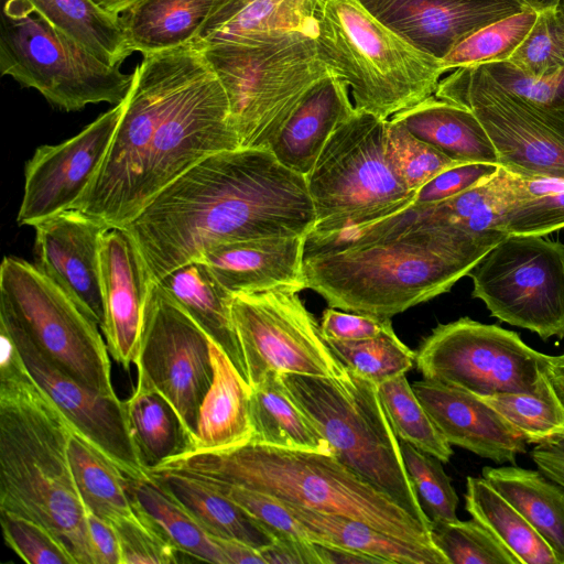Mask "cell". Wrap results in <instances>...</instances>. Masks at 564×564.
<instances>
[{
  "mask_svg": "<svg viewBox=\"0 0 564 564\" xmlns=\"http://www.w3.org/2000/svg\"><path fill=\"white\" fill-rule=\"evenodd\" d=\"M197 42L143 55L108 152L72 209L126 227L200 160L240 148L224 87Z\"/></svg>",
  "mask_w": 564,
  "mask_h": 564,
  "instance_id": "6da1fadb",
  "label": "cell"
},
{
  "mask_svg": "<svg viewBox=\"0 0 564 564\" xmlns=\"http://www.w3.org/2000/svg\"><path fill=\"white\" fill-rule=\"evenodd\" d=\"M315 212L306 177L262 148L208 155L155 195L126 228L155 282L214 246L306 237Z\"/></svg>",
  "mask_w": 564,
  "mask_h": 564,
  "instance_id": "7a4b0ae2",
  "label": "cell"
},
{
  "mask_svg": "<svg viewBox=\"0 0 564 564\" xmlns=\"http://www.w3.org/2000/svg\"><path fill=\"white\" fill-rule=\"evenodd\" d=\"M489 251L412 203L339 232L311 231L303 278L329 307L391 318L449 292Z\"/></svg>",
  "mask_w": 564,
  "mask_h": 564,
  "instance_id": "3957f363",
  "label": "cell"
},
{
  "mask_svg": "<svg viewBox=\"0 0 564 564\" xmlns=\"http://www.w3.org/2000/svg\"><path fill=\"white\" fill-rule=\"evenodd\" d=\"M0 338V511L39 522L76 564H93L68 457L74 427L33 380L12 339L1 330Z\"/></svg>",
  "mask_w": 564,
  "mask_h": 564,
  "instance_id": "277c9868",
  "label": "cell"
},
{
  "mask_svg": "<svg viewBox=\"0 0 564 564\" xmlns=\"http://www.w3.org/2000/svg\"><path fill=\"white\" fill-rule=\"evenodd\" d=\"M148 473L241 486L282 502L360 520L392 535L433 542L430 529L335 455L249 442L221 451H189Z\"/></svg>",
  "mask_w": 564,
  "mask_h": 564,
  "instance_id": "5b68a950",
  "label": "cell"
},
{
  "mask_svg": "<svg viewBox=\"0 0 564 564\" xmlns=\"http://www.w3.org/2000/svg\"><path fill=\"white\" fill-rule=\"evenodd\" d=\"M321 57L343 79L356 109L388 120L433 96L441 61L380 21L360 0H318Z\"/></svg>",
  "mask_w": 564,
  "mask_h": 564,
  "instance_id": "8992f818",
  "label": "cell"
},
{
  "mask_svg": "<svg viewBox=\"0 0 564 564\" xmlns=\"http://www.w3.org/2000/svg\"><path fill=\"white\" fill-rule=\"evenodd\" d=\"M279 375L334 455L431 530L377 384L346 367L336 377Z\"/></svg>",
  "mask_w": 564,
  "mask_h": 564,
  "instance_id": "52a82bcc",
  "label": "cell"
},
{
  "mask_svg": "<svg viewBox=\"0 0 564 564\" xmlns=\"http://www.w3.org/2000/svg\"><path fill=\"white\" fill-rule=\"evenodd\" d=\"M226 93L240 147L268 149L307 93L334 75L315 35L286 33L259 42L198 41Z\"/></svg>",
  "mask_w": 564,
  "mask_h": 564,
  "instance_id": "ba28073f",
  "label": "cell"
},
{
  "mask_svg": "<svg viewBox=\"0 0 564 564\" xmlns=\"http://www.w3.org/2000/svg\"><path fill=\"white\" fill-rule=\"evenodd\" d=\"M315 234H334L393 213L414 200L387 154V120L355 109L325 143L305 176Z\"/></svg>",
  "mask_w": 564,
  "mask_h": 564,
  "instance_id": "9c48e42d",
  "label": "cell"
},
{
  "mask_svg": "<svg viewBox=\"0 0 564 564\" xmlns=\"http://www.w3.org/2000/svg\"><path fill=\"white\" fill-rule=\"evenodd\" d=\"M0 73L65 111L99 102L117 106L133 80V73L98 59L34 12L28 0H1Z\"/></svg>",
  "mask_w": 564,
  "mask_h": 564,
  "instance_id": "30bf717a",
  "label": "cell"
},
{
  "mask_svg": "<svg viewBox=\"0 0 564 564\" xmlns=\"http://www.w3.org/2000/svg\"><path fill=\"white\" fill-rule=\"evenodd\" d=\"M0 318L20 328L53 362L88 388L115 395L100 328L41 269L15 257L0 265Z\"/></svg>",
  "mask_w": 564,
  "mask_h": 564,
  "instance_id": "8fae6325",
  "label": "cell"
},
{
  "mask_svg": "<svg viewBox=\"0 0 564 564\" xmlns=\"http://www.w3.org/2000/svg\"><path fill=\"white\" fill-rule=\"evenodd\" d=\"M434 96L476 116L500 166L522 176L564 178V110L505 88L482 65L451 70Z\"/></svg>",
  "mask_w": 564,
  "mask_h": 564,
  "instance_id": "7c38bea8",
  "label": "cell"
},
{
  "mask_svg": "<svg viewBox=\"0 0 564 564\" xmlns=\"http://www.w3.org/2000/svg\"><path fill=\"white\" fill-rule=\"evenodd\" d=\"M491 316L543 340L564 338V245L509 235L467 274Z\"/></svg>",
  "mask_w": 564,
  "mask_h": 564,
  "instance_id": "4fadbf2b",
  "label": "cell"
},
{
  "mask_svg": "<svg viewBox=\"0 0 564 564\" xmlns=\"http://www.w3.org/2000/svg\"><path fill=\"white\" fill-rule=\"evenodd\" d=\"M415 352L423 379L477 397L533 391L549 359L516 332L469 317L438 324Z\"/></svg>",
  "mask_w": 564,
  "mask_h": 564,
  "instance_id": "5bb4252c",
  "label": "cell"
},
{
  "mask_svg": "<svg viewBox=\"0 0 564 564\" xmlns=\"http://www.w3.org/2000/svg\"><path fill=\"white\" fill-rule=\"evenodd\" d=\"M231 312L250 387L271 371L336 377L345 370L297 292L235 294Z\"/></svg>",
  "mask_w": 564,
  "mask_h": 564,
  "instance_id": "9a60e30c",
  "label": "cell"
},
{
  "mask_svg": "<svg viewBox=\"0 0 564 564\" xmlns=\"http://www.w3.org/2000/svg\"><path fill=\"white\" fill-rule=\"evenodd\" d=\"M133 365L138 377L172 403L195 440L199 409L214 376L210 338L156 282Z\"/></svg>",
  "mask_w": 564,
  "mask_h": 564,
  "instance_id": "2e32d148",
  "label": "cell"
},
{
  "mask_svg": "<svg viewBox=\"0 0 564 564\" xmlns=\"http://www.w3.org/2000/svg\"><path fill=\"white\" fill-rule=\"evenodd\" d=\"M33 380L48 394L75 431L111 459L126 475H148L140 462L127 416L126 401L101 394L59 368L15 325L0 318Z\"/></svg>",
  "mask_w": 564,
  "mask_h": 564,
  "instance_id": "e0dca14e",
  "label": "cell"
},
{
  "mask_svg": "<svg viewBox=\"0 0 564 564\" xmlns=\"http://www.w3.org/2000/svg\"><path fill=\"white\" fill-rule=\"evenodd\" d=\"M123 101L100 115L66 141L39 147L28 161L18 223L35 226L82 198L112 141Z\"/></svg>",
  "mask_w": 564,
  "mask_h": 564,
  "instance_id": "ac0fdd59",
  "label": "cell"
},
{
  "mask_svg": "<svg viewBox=\"0 0 564 564\" xmlns=\"http://www.w3.org/2000/svg\"><path fill=\"white\" fill-rule=\"evenodd\" d=\"M37 267L93 319L105 324L100 242L108 228L77 209H68L34 226Z\"/></svg>",
  "mask_w": 564,
  "mask_h": 564,
  "instance_id": "d6986e66",
  "label": "cell"
},
{
  "mask_svg": "<svg viewBox=\"0 0 564 564\" xmlns=\"http://www.w3.org/2000/svg\"><path fill=\"white\" fill-rule=\"evenodd\" d=\"M105 324L109 355L124 369L134 364L148 303L155 283L131 234L108 227L100 242Z\"/></svg>",
  "mask_w": 564,
  "mask_h": 564,
  "instance_id": "ffe728a7",
  "label": "cell"
},
{
  "mask_svg": "<svg viewBox=\"0 0 564 564\" xmlns=\"http://www.w3.org/2000/svg\"><path fill=\"white\" fill-rule=\"evenodd\" d=\"M528 8L522 0H378L367 9L441 61L476 30Z\"/></svg>",
  "mask_w": 564,
  "mask_h": 564,
  "instance_id": "44dd1931",
  "label": "cell"
},
{
  "mask_svg": "<svg viewBox=\"0 0 564 564\" xmlns=\"http://www.w3.org/2000/svg\"><path fill=\"white\" fill-rule=\"evenodd\" d=\"M412 388L451 445L497 464H514L525 453L524 438L477 395L426 379L413 382Z\"/></svg>",
  "mask_w": 564,
  "mask_h": 564,
  "instance_id": "7402d4cb",
  "label": "cell"
},
{
  "mask_svg": "<svg viewBox=\"0 0 564 564\" xmlns=\"http://www.w3.org/2000/svg\"><path fill=\"white\" fill-rule=\"evenodd\" d=\"M304 239L284 236L225 242L212 247L198 260L234 295L267 291L299 293L306 289Z\"/></svg>",
  "mask_w": 564,
  "mask_h": 564,
  "instance_id": "603a6c76",
  "label": "cell"
},
{
  "mask_svg": "<svg viewBox=\"0 0 564 564\" xmlns=\"http://www.w3.org/2000/svg\"><path fill=\"white\" fill-rule=\"evenodd\" d=\"M347 84L336 75L315 85L297 105L270 150L288 169L306 176L336 128L355 111Z\"/></svg>",
  "mask_w": 564,
  "mask_h": 564,
  "instance_id": "cb8c5ba5",
  "label": "cell"
},
{
  "mask_svg": "<svg viewBox=\"0 0 564 564\" xmlns=\"http://www.w3.org/2000/svg\"><path fill=\"white\" fill-rule=\"evenodd\" d=\"M283 503L313 542L357 551L381 564H448L433 542L400 538L360 520Z\"/></svg>",
  "mask_w": 564,
  "mask_h": 564,
  "instance_id": "d4e9b609",
  "label": "cell"
},
{
  "mask_svg": "<svg viewBox=\"0 0 564 564\" xmlns=\"http://www.w3.org/2000/svg\"><path fill=\"white\" fill-rule=\"evenodd\" d=\"M226 354L248 382L247 370L234 319L228 290L200 260L187 262L156 282Z\"/></svg>",
  "mask_w": 564,
  "mask_h": 564,
  "instance_id": "484cf974",
  "label": "cell"
},
{
  "mask_svg": "<svg viewBox=\"0 0 564 564\" xmlns=\"http://www.w3.org/2000/svg\"><path fill=\"white\" fill-rule=\"evenodd\" d=\"M210 351L214 376L199 409L192 451L234 448L252 437L251 387L212 339Z\"/></svg>",
  "mask_w": 564,
  "mask_h": 564,
  "instance_id": "4316f807",
  "label": "cell"
},
{
  "mask_svg": "<svg viewBox=\"0 0 564 564\" xmlns=\"http://www.w3.org/2000/svg\"><path fill=\"white\" fill-rule=\"evenodd\" d=\"M391 118L415 138L458 163L498 164L497 152L486 130L465 107L433 95Z\"/></svg>",
  "mask_w": 564,
  "mask_h": 564,
  "instance_id": "83f0119b",
  "label": "cell"
},
{
  "mask_svg": "<svg viewBox=\"0 0 564 564\" xmlns=\"http://www.w3.org/2000/svg\"><path fill=\"white\" fill-rule=\"evenodd\" d=\"M213 0H138L118 15L131 53L142 55L198 40Z\"/></svg>",
  "mask_w": 564,
  "mask_h": 564,
  "instance_id": "f1b7e54d",
  "label": "cell"
},
{
  "mask_svg": "<svg viewBox=\"0 0 564 564\" xmlns=\"http://www.w3.org/2000/svg\"><path fill=\"white\" fill-rule=\"evenodd\" d=\"M490 482L533 527L564 564V488L541 470L518 466L482 468Z\"/></svg>",
  "mask_w": 564,
  "mask_h": 564,
  "instance_id": "f546056e",
  "label": "cell"
},
{
  "mask_svg": "<svg viewBox=\"0 0 564 564\" xmlns=\"http://www.w3.org/2000/svg\"><path fill=\"white\" fill-rule=\"evenodd\" d=\"M214 538L236 539L261 550L275 536L239 505L206 481L175 473H148Z\"/></svg>",
  "mask_w": 564,
  "mask_h": 564,
  "instance_id": "4dcf8cb0",
  "label": "cell"
},
{
  "mask_svg": "<svg viewBox=\"0 0 564 564\" xmlns=\"http://www.w3.org/2000/svg\"><path fill=\"white\" fill-rule=\"evenodd\" d=\"M250 419V442L334 455L325 437L290 398L278 372L267 373L251 387Z\"/></svg>",
  "mask_w": 564,
  "mask_h": 564,
  "instance_id": "1f68e13d",
  "label": "cell"
},
{
  "mask_svg": "<svg viewBox=\"0 0 564 564\" xmlns=\"http://www.w3.org/2000/svg\"><path fill=\"white\" fill-rule=\"evenodd\" d=\"M135 513L183 556L227 564L215 539L151 475L129 479Z\"/></svg>",
  "mask_w": 564,
  "mask_h": 564,
  "instance_id": "d6a6232c",
  "label": "cell"
},
{
  "mask_svg": "<svg viewBox=\"0 0 564 564\" xmlns=\"http://www.w3.org/2000/svg\"><path fill=\"white\" fill-rule=\"evenodd\" d=\"M126 409L131 435L147 473L194 448V440L172 403L143 378H137V387L126 400Z\"/></svg>",
  "mask_w": 564,
  "mask_h": 564,
  "instance_id": "836d02e7",
  "label": "cell"
},
{
  "mask_svg": "<svg viewBox=\"0 0 564 564\" xmlns=\"http://www.w3.org/2000/svg\"><path fill=\"white\" fill-rule=\"evenodd\" d=\"M465 509L518 560L519 564H558L543 538L482 476L467 477Z\"/></svg>",
  "mask_w": 564,
  "mask_h": 564,
  "instance_id": "e575fe53",
  "label": "cell"
},
{
  "mask_svg": "<svg viewBox=\"0 0 564 564\" xmlns=\"http://www.w3.org/2000/svg\"><path fill=\"white\" fill-rule=\"evenodd\" d=\"M68 457L86 511L110 523L135 513L130 477L75 429L68 442Z\"/></svg>",
  "mask_w": 564,
  "mask_h": 564,
  "instance_id": "d590c367",
  "label": "cell"
},
{
  "mask_svg": "<svg viewBox=\"0 0 564 564\" xmlns=\"http://www.w3.org/2000/svg\"><path fill=\"white\" fill-rule=\"evenodd\" d=\"M34 12L108 65L131 54L117 15L93 0H28Z\"/></svg>",
  "mask_w": 564,
  "mask_h": 564,
  "instance_id": "8d00e7d4",
  "label": "cell"
},
{
  "mask_svg": "<svg viewBox=\"0 0 564 564\" xmlns=\"http://www.w3.org/2000/svg\"><path fill=\"white\" fill-rule=\"evenodd\" d=\"M318 0H256L200 41L259 42L293 32L316 35Z\"/></svg>",
  "mask_w": 564,
  "mask_h": 564,
  "instance_id": "74e56055",
  "label": "cell"
},
{
  "mask_svg": "<svg viewBox=\"0 0 564 564\" xmlns=\"http://www.w3.org/2000/svg\"><path fill=\"white\" fill-rule=\"evenodd\" d=\"M478 398L496 410L527 444L541 445L564 436V403L545 373L531 392Z\"/></svg>",
  "mask_w": 564,
  "mask_h": 564,
  "instance_id": "f35d334b",
  "label": "cell"
},
{
  "mask_svg": "<svg viewBox=\"0 0 564 564\" xmlns=\"http://www.w3.org/2000/svg\"><path fill=\"white\" fill-rule=\"evenodd\" d=\"M564 228V178L517 174L516 198L509 206L507 235L546 236Z\"/></svg>",
  "mask_w": 564,
  "mask_h": 564,
  "instance_id": "ab89813d",
  "label": "cell"
},
{
  "mask_svg": "<svg viewBox=\"0 0 564 564\" xmlns=\"http://www.w3.org/2000/svg\"><path fill=\"white\" fill-rule=\"evenodd\" d=\"M538 14L539 11L528 8L476 30L441 59L443 72L509 61L530 33Z\"/></svg>",
  "mask_w": 564,
  "mask_h": 564,
  "instance_id": "60d3db41",
  "label": "cell"
},
{
  "mask_svg": "<svg viewBox=\"0 0 564 564\" xmlns=\"http://www.w3.org/2000/svg\"><path fill=\"white\" fill-rule=\"evenodd\" d=\"M377 387L398 438L437 457L443 463L449 462L453 455L452 445L427 414L405 375Z\"/></svg>",
  "mask_w": 564,
  "mask_h": 564,
  "instance_id": "b9f144b4",
  "label": "cell"
},
{
  "mask_svg": "<svg viewBox=\"0 0 564 564\" xmlns=\"http://www.w3.org/2000/svg\"><path fill=\"white\" fill-rule=\"evenodd\" d=\"M326 343L347 369L377 386L405 375L415 364L416 352L401 341L393 327L362 340Z\"/></svg>",
  "mask_w": 564,
  "mask_h": 564,
  "instance_id": "7bdbcfd3",
  "label": "cell"
},
{
  "mask_svg": "<svg viewBox=\"0 0 564 564\" xmlns=\"http://www.w3.org/2000/svg\"><path fill=\"white\" fill-rule=\"evenodd\" d=\"M431 539L448 564H519L476 520L431 522Z\"/></svg>",
  "mask_w": 564,
  "mask_h": 564,
  "instance_id": "ee69618b",
  "label": "cell"
},
{
  "mask_svg": "<svg viewBox=\"0 0 564 564\" xmlns=\"http://www.w3.org/2000/svg\"><path fill=\"white\" fill-rule=\"evenodd\" d=\"M405 469L431 522L457 520L458 497L442 460L400 440Z\"/></svg>",
  "mask_w": 564,
  "mask_h": 564,
  "instance_id": "f6af8a7d",
  "label": "cell"
},
{
  "mask_svg": "<svg viewBox=\"0 0 564 564\" xmlns=\"http://www.w3.org/2000/svg\"><path fill=\"white\" fill-rule=\"evenodd\" d=\"M387 154L405 186L414 193L438 173L458 164L392 118L387 120Z\"/></svg>",
  "mask_w": 564,
  "mask_h": 564,
  "instance_id": "bcb514c9",
  "label": "cell"
},
{
  "mask_svg": "<svg viewBox=\"0 0 564 564\" xmlns=\"http://www.w3.org/2000/svg\"><path fill=\"white\" fill-rule=\"evenodd\" d=\"M507 62L533 76L564 68V0L539 11L530 33Z\"/></svg>",
  "mask_w": 564,
  "mask_h": 564,
  "instance_id": "7dc6e473",
  "label": "cell"
},
{
  "mask_svg": "<svg viewBox=\"0 0 564 564\" xmlns=\"http://www.w3.org/2000/svg\"><path fill=\"white\" fill-rule=\"evenodd\" d=\"M7 545L28 564H76L66 546L48 529L31 519L0 511Z\"/></svg>",
  "mask_w": 564,
  "mask_h": 564,
  "instance_id": "c3c4849f",
  "label": "cell"
},
{
  "mask_svg": "<svg viewBox=\"0 0 564 564\" xmlns=\"http://www.w3.org/2000/svg\"><path fill=\"white\" fill-rule=\"evenodd\" d=\"M204 481L239 505L261 525L271 532L275 539L288 536L308 539L303 527L279 499L241 486L212 480Z\"/></svg>",
  "mask_w": 564,
  "mask_h": 564,
  "instance_id": "681fc988",
  "label": "cell"
},
{
  "mask_svg": "<svg viewBox=\"0 0 564 564\" xmlns=\"http://www.w3.org/2000/svg\"><path fill=\"white\" fill-rule=\"evenodd\" d=\"M111 524L119 539L121 564H174L182 561L183 555L137 513Z\"/></svg>",
  "mask_w": 564,
  "mask_h": 564,
  "instance_id": "f907efd6",
  "label": "cell"
},
{
  "mask_svg": "<svg viewBox=\"0 0 564 564\" xmlns=\"http://www.w3.org/2000/svg\"><path fill=\"white\" fill-rule=\"evenodd\" d=\"M482 66L505 88L534 102L564 110V68L551 74L533 76L523 73L509 62Z\"/></svg>",
  "mask_w": 564,
  "mask_h": 564,
  "instance_id": "816d5d0a",
  "label": "cell"
},
{
  "mask_svg": "<svg viewBox=\"0 0 564 564\" xmlns=\"http://www.w3.org/2000/svg\"><path fill=\"white\" fill-rule=\"evenodd\" d=\"M500 165L490 163H458L438 173L415 195L413 203L432 204L456 196L491 176Z\"/></svg>",
  "mask_w": 564,
  "mask_h": 564,
  "instance_id": "f5cc1de1",
  "label": "cell"
},
{
  "mask_svg": "<svg viewBox=\"0 0 564 564\" xmlns=\"http://www.w3.org/2000/svg\"><path fill=\"white\" fill-rule=\"evenodd\" d=\"M321 330L325 340L356 341L375 337L392 327L391 318L346 313L334 307L323 312Z\"/></svg>",
  "mask_w": 564,
  "mask_h": 564,
  "instance_id": "db71d44e",
  "label": "cell"
},
{
  "mask_svg": "<svg viewBox=\"0 0 564 564\" xmlns=\"http://www.w3.org/2000/svg\"><path fill=\"white\" fill-rule=\"evenodd\" d=\"M88 540L93 564H121L119 539L113 525L86 511Z\"/></svg>",
  "mask_w": 564,
  "mask_h": 564,
  "instance_id": "11a10c76",
  "label": "cell"
},
{
  "mask_svg": "<svg viewBox=\"0 0 564 564\" xmlns=\"http://www.w3.org/2000/svg\"><path fill=\"white\" fill-rule=\"evenodd\" d=\"M265 564H321L313 541L299 538H276L260 550Z\"/></svg>",
  "mask_w": 564,
  "mask_h": 564,
  "instance_id": "9f6ffc18",
  "label": "cell"
},
{
  "mask_svg": "<svg viewBox=\"0 0 564 564\" xmlns=\"http://www.w3.org/2000/svg\"><path fill=\"white\" fill-rule=\"evenodd\" d=\"M531 457L539 470L564 488V436L535 445Z\"/></svg>",
  "mask_w": 564,
  "mask_h": 564,
  "instance_id": "6f0895ef",
  "label": "cell"
},
{
  "mask_svg": "<svg viewBox=\"0 0 564 564\" xmlns=\"http://www.w3.org/2000/svg\"><path fill=\"white\" fill-rule=\"evenodd\" d=\"M256 0H213V4L198 40H204L212 32L229 22Z\"/></svg>",
  "mask_w": 564,
  "mask_h": 564,
  "instance_id": "680465c9",
  "label": "cell"
},
{
  "mask_svg": "<svg viewBox=\"0 0 564 564\" xmlns=\"http://www.w3.org/2000/svg\"><path fill=\"white\" fill-rule=\"evenodd\" d=\"M214 539L223 552L227 564H265L260 550L248 543L236 539Z\"/></svg>",
  "mask_w": 564,
  "mask_h": 564,
  "instance_id": "91938a15",
  "label": "cell"
},
{
  "mask_svg": "<svg viewBox=\"0 0 564 564\" xmlns=\"http://www.w3.org/2000/svg\"><path fill=\"white\" fill-rule=\"evenodd\" d=\"M315 549L321 558V564H378L379 560L370 555L345 549L337 545L316 543Z\"/></svg>",
  "mask_w": 564,
  "mask_h": 564,
  "instance_id": "94428289",
  "label": "cell"
},
{
  "mask_svg": "<svg viewBox=\"0 0 564 564\" xmlns=\"http://www.w3.org/2000/svg\"><path fill=\"white\" fill-rule=\"evenodd\" d=\"M545 375L564 403V354L549 356Z\"/></svg>",
  "mask_w": 564,
  "mask_h": 564,
  "instance_id": "6125c7cd",
  "label": "cell"
},
{
  "mask_svg": "<svg viewBox=\"0 0 564 564\" xmlns=\"http://www.w3.org/2000/svg\"><path fill=\"white\" fill-rule=\"evenodd\" d=\"M99 8L105 10L106 12L119 15L124 10H127L130 6L135 3L138 0H93Z\"/></svg>",
  "mask_w": 564,
  "mask_h": 564,
  "instance_id": "be15d7a7",
  "label": "cell"
},
{
  "mask_svg": "<svg viewBox=\"0 0 564 564\" xmlns=\"http://www.w3.org/2000/svg\"><path fill=\"white\" fill-rule=\"evenodd\" d=\"M529 8L541 11L556 6L560 0H522Z\"/></svg>",
  "mask_w": 564,
  "mask_h": 564,
  "instance_id": "e7e4bbea",
  "label": "cell"
},
{
  "mask_svg": "<svg viewBox=\"0 0 564 564\" xmlns=\"http://www.w3.org/2000/svg\"><path fill=\"white\" fill-rule=\"evenodd\" d=\"M366 8H369L373 3H376L378 0H360Z\"/></svg>",
  "mask_w": 564,
  "mask_h": 564,
  "instance_id": "03108f58",
  "label": "cell"
}]
</instances>
